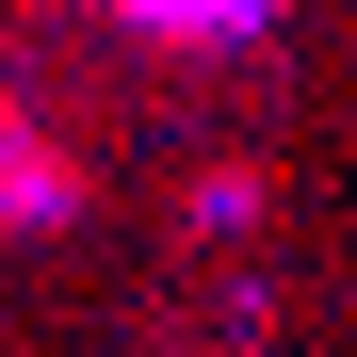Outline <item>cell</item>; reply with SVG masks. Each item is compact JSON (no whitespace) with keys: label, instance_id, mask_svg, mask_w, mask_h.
I'll list each match as a JSON object with an SVG mask.
<instances>
[{"label":"cell","instance_id":"3957f363","mask_svg":"<svg viewBox=\"0 0 357 357\" xmlns=\"http://www.w3.org/2000/svg\"><path fill=\"white\" fill-rule=\"evenodd\" d=\"M130 17H146L162 49H260V33H276V0H130Z\"/></svg>","mask_w":357,"mask_h":357},{"label":"cell","instance_id":"6da1fadb","mask_svg":"<svg viewBox=\"0 0 357 357\" xmlns=\"http://www.w3.org/2000/svg\"><path fill=\"white\" fill-rule=\"evenodd\" d=\"M0 211H17V227H66V211H82V178H66V146H33L17 114H0Z\"/></svg>","mask_w":357,"mask_h":357},{"label":"cell","instance_id":"7a4b0ae2","mask_svg":"<svg viewBox=\"0 0 357 357\" xmlns=\"http://www.w3.org/2000/svg\"><path fill=\"white\" fill-rule=\"evenodd\" d=\"M178 227H195V244H260V227H276V162H211Z\"/></svg>","mask_w":357,"mask_h":357}]
</instances>
